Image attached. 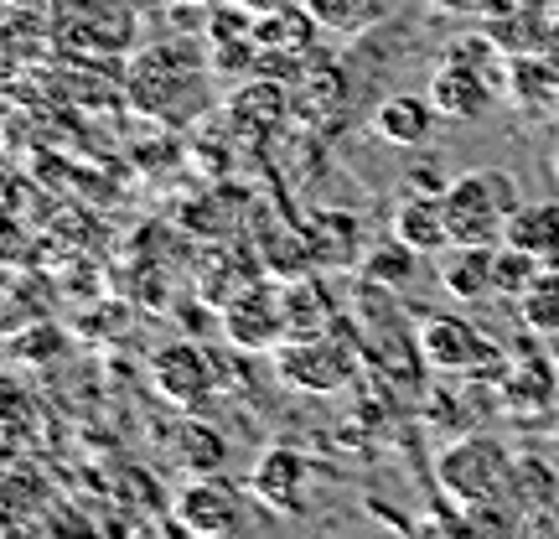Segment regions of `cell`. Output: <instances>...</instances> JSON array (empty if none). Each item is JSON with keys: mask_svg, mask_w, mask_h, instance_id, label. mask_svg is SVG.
I'll return each mask as SVG.
<instances>
[{"mask_svg": "<svg viewBox=\"0 0 559 539\" xmlns=\"http://www.w3.org/2000/svg\"><path fill=\"white\" fill-rule=\"evenodd\" d=\"M436 478L451 499L472 508H523L519 503V457L492 436H461L436 461Z\"/></svg>", "mask_w": 559, "mask_h": 539, "instance_id": "cell-1", "label": "cell"}, {"mask_svg": "<svg viewBox=\"0 0 559 539\" xmlns=\"http://www.w3.org/2000/svg\"><path fill=\"white\" fill-rule=\"evenodd\" d=\"M519 181L502 166H481L466 177L445 181V213H451V239L456 244H502L508 219L519 213Z\"/></svg>", "mask_w": 559, "mask_h": 539, "instance_id": "cell-2", "label": "cell"}, {"mask_svg": "<svg viewBox=\"0 0 559 539\" xmlns=\"http://www.w3.org/2000/svg\"><path fill=\"white\" fill-rule=\"evenodd\" d=\"M58 52L83 62L124 58L135 47V5L130 0H62L52 16Z\"/></svg>", "mask_w": 559, "mask_h": 539, "instance_id": "cell-3", "label": "cell"}, {"mask_svg": "<svg viewBox=\"0 0 559 539\" xmlns=\"http://www.w3.org/2000/svg\"><path fill=\"white\" fill-rule=\"evenodd\" d=\"M124 94L135 109L160 115V120H181L192 115V104H181V94H192L202 104V62L192 47H171V52H135L130 73H124Z\"/></svg>", "mask_w": 559, "mask_h": 539, "instance_id": "cell-4", "label": "cell"}, {"mask_svg": "<svg viewBox=\"0 0 559 539\" xmlns=\"http://www.w3.org/2000/svg\"><path fill=\"white\" fill-rule=\"evenodd\" d=\"M419 359L440 368V374H461V379H502V348L481 338L472 321L461 317H425L415 332Z\"/></svg>", "mask_w": 559, "mask_h": 539, "instance_id": "cell-5", "label": "cell"}, {"mask_svg": "<svg viewBox=\"0 0 559 539\" xmlns=\"http://www.w3.org/2000/svg\"><path fill=\"white\" fill-rule=\"evenodd\" d=\"M275 368L280 379L306 389V395H332V389H342L358 374V348L342 338L337 327L321 332V338H285Z\"/></svg>", "mask_w": 559, "mask_h": 539, "instance_id": "cell-6", "label": "cell"}, {"mask_svg": "<svg viewBox=\"0 0 559 539\" xmlns=\"http://www.w3.org/2000/svg\"><path fill=\"white\" fill-rule=\"evenodd\" d=\"M171 529L198 539H223L243 529V499L239 488L218 472H198V478L171 499Z\"/></svg>", "mask_w": 559, "mask_h": 539, "instance_id": "cell-7", "label": "cell"}, {"mask_svg": "<svg viewBox=\"0 0 559 539\" xmlns=\"http://www.w3.org/2000/svg\"><path fill=\"white\" fill-rule=\"evenodd\" d=\"M223 332H228L234 348H249V353L280 348L285 342V296H280L270 280L249 285L234 306H223Z\"/></svg>", "mask_w": 559, "mask_h": 539, "instance_id": "cell-8", "label": "cell"}, {"mask_svg": "<svg viewBox=\"0 0 559 539\" xmlns=\"http://www.w3.org/2000/svg\"><path fill=\"white\" fill-rule=\"evenodd\" d=\"M430 104L456 125L481 120V115L492 109V73H487L481 62L445 58L436 73H430Z\"/></svg>", "mask_w": 559, "mask_h": 539, "instance_id": "cell-9", "label": "cell"}, {"mask_svg": "<svg viewBox=\"0 0 559 539\" xmlns=\"http://www.w3.org/2000/svg\"><path fill=\"white\" fill-rule=\"evenodd\" d=\"M306 488H311V461L296 446H270L249 472V493L275 514H306Z\"/></svg>", "mask_w": 559, "mask_h": 539, "instance_id": "cell-10", "label": "cell"}, {"mask_svg": "<svg viewBox=\"0 0 559 539\" xmlns=\"http://www.w3.org/2000/svg\"><path fill=\"white\" fill-rule=\"evenodd\" d=\"M151 374H156V389L181 410H198L207 395H213V359L202 353L198 342H166L156 359H151Z\"/></svg>", "mask_w": 559, "mask_h": 539, "instance_id": "cell-11", "label": "cell"}, {"mask_svg": "<svg viewBox=\"0 0 559 539\" xmlns=\"http://www.w3.org/2000/svg\"><path fill=\"white\" fill-rule=\"evenodd\" d=\"M394 234L419 255H440L451 249V213H445V187L440 192H415L394 208Z\"/></svg>", "mask_w": 559, "mask_h": 539, "instance_id": "cell-12", "label": "cell"}, {"mask_svg": "<svg viewBox=\"0 0 559 539\" xmlns=\"http://www.w3.org/2000/svg\"><path fill=\"white\" fill-rule=\"evenodd\" d=\"M492 255H498V244H451L445 260H440V285H445V296H456V301L498 296Z\"/></svg>", "mask_w": 559, "mask_h": 539, "instance_id": "cell-13", "label": "cell"}, {"mask_svg": "<svg viewBox=\"0 0 559 539\" xmlns=\"http://www.w3.org/2000/svg\"><path fill=\"white\" fill-rule=\"evenodd\" d=\"M280 296H285V338H321L337 327V301L321 291V280L311 270L285 280Z\"/></svg>", "mask_w": 559, "mask_h": 539, "instance_id": "cell-14", "label": "cell"}, {"mask_svg": "<svg viewBox=\"0 0 559 539\" xmlns=\"http://www.w3.org/2000/svg\"><path fill=\"white\" fill-rule=\"evenodd\" d=\"M436 104L430 94H389V99L373 109V136L389 140V145H425L430 140V125H436Z\"/></svg>", "mask_w": 559, "mask_h": 539, "instance_id": "cell-15", "label": "cell"}, {"mask_svg": "<svg viewBox=\"0 0 559 539\" xmlns=\"http://www.w3.org/2000/svg\"><path fill=\"white\" fill-rule=\"evenodd\" d=\"M306 239H311L317 265H332V270L358 265V249H368L362 244V223L353 213H342V208H321L317 219L306 223Z\"/></svg>", "mask_w": 559, "mask_h": 539, "instance_id": "cell-16", "label": "cell"}, {"mask_svg": "<svg viewBox=\"0 0 559 539\" xmlns=\"http://www.w3.org/2000/svg\"><path fill=\"white\" fill-rule=\"evenodd\" d=\"M260 265L264 260H249L239 249H207V260H202V276H198V296L213 301V306H234V301L249 291V285H260Z\"/></svg>", "mask_w": 559, "mask_h": 539, "instance_id": "cell-17", "label": "cell"}, {"mask_svg": "<svg viewBox=\"0 0 559 539\" xmlns=\"http://www.w3.org/2000/svg\"><path fill=\"white\" fill-rule=\"evenodd\" d=\"M502 244H519L544 265L559 260V202H519V213L508 219Z\"/></svg>", "mask_w": 559, "mask_h": 539, "instance_id": "cell-18", "label": "cell"}, {"mask_svg": "<svg viewBox=\"0 0 559 539\" xmlns=\"http://www.w3.org/2000/svg\"><path fill=\"white\" fill-rule=\"evenodd\" d=\"M502 395H508L513 410H544L555 400V368H549V359H539L534 348H523L519 368L502 374Z\"/></svg>", "mask_w": 559, "mask_h": 539, "instance_id": "cell-19", "label": "cell"}, {"mask_svg": "<svg viewBox=\"0 0 559 539\" xmlns=\"http://www.w3.org/2000/svg\"><path fill=\"white\" fill-rule=\"evenodd\" d=\"M285 109H290V94H285L280 83H264V79H254L249 89H239V94L228 99L234 125H239V130H249V125H254L260 136H264V130H275V125L285 120Z\"/></svg>", "mask_w": 559, "mask_h": 539, "instance_id": "cell-20", "label": "cell"}, {"mask_svg": "<svg viewBox=\"0 0 559 539\" xmlns=\"http://www.w3.org/2000/svg\"><path fill=\"white\" fill-rule=\"evenodd\" d=\"M415 260H419V249H409L400 234H389L379 249H368L362 280H368L373 291H404V285L415 280Z\"/></svg>", "mask_w": 559, "mask_h": 539, "instance_id": "cell-21", "label": "cell"}, {"mask_svg": "<svg viewBox=\"0 0 559 539\" xmlns=\"http://www.w3.org/2000/svg\"><path fill=\"white\" fill-rule=\"evenodd\" d=\"M544 276V260L539 255H528L519 244H498V255H492V280H498V296L508 301H523L534 291V280Z\"/></svg>", "mask_w": 559, "mask_h": 539, "instance_id": "cell-22", "label": "cell"}, {"mask_svg": "<svg viewBox=\"0 0 559 539\" xmlns=\"http://www.w3.org/2000/svg\"><path fill=\"white\" fill-rule=\"evenodd\" d=\"M223 457H228V441L218 431H207L202 420H181L177 425V461L192 467V472H218Z\"/></svg>", "mask_w": 559, "mask_h": 539, "instance_id": "cell-23", "label": "cell"}, {"mask_svg": "<svg viewBox=\"0 0 559 539\" xmlns=\"http://www.w3.org/2000/svg\"><path fill=\"white\" fill-rule=\"evenodd\" d=\"M519 317L528 332H559V270L544 265V276L534 280V291L519 301Z\"/></svg>", "mask_w": 559, "mask_h": 539, "instance_id": "cell-24", "label": "cell"}, {"mask_svg": "<svg viewBox=\"0 0 559 539\" xmlns=\"http://www.w3.org/2000/svg\"><path fill=\"white\" fill-rule=\"evenodd\" d=\"M11 5H21V11H37V16H58L62 0H11Z\"/></svg>", "mask_w": 559, "mask_h": 539, "instance_id": "cell-25", "label": "cell"}]
</instances>
